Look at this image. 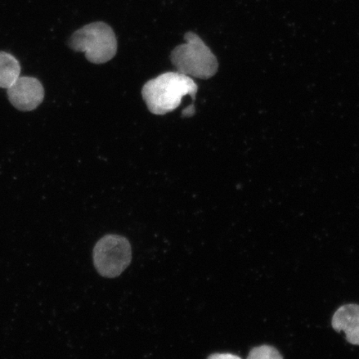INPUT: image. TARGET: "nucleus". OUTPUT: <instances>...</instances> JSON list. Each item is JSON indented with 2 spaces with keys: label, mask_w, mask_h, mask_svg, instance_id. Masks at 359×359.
<instances>
[{
  "label": "nucleus",
  "mask_w": 359,
  "mask_h": 359,
  "mask_svg": "<svg viewBox=\"0 0 359 359\" xmlns=\"http://www.w3.org/2000/svg\"><path fill=\"white\" fill-rule=\"evenodd\" d=\"M197 87L189 76L169 72L148 81L142 94L148 109L156 115H165L176 110L182 98L190 95L195 100Z\"/></svg>",
  "instance_id": "obj_1"
},
{
  "label": "nucleus",
  "mask_w": 359,
  "mask_h": 359,
  "mask_svg": "<svg viewBox=\"0 0 359 359\" xmlns=\"http://www.w3.org/2000/svg\"><path fill=\"white\" fill-rule=\"evenodd\" d=\"M186 43L175 48L170 60L178 72L189 77L208 79L218 71L217 57L198 35L185 34Z\"/></svg>",
  "instance_id": "obj_2"
},
{
  "label": "nucleus",
  "mask_w": 359,
  "mask_h": 359,
  "mask_svg": "<svg viewBox=\"0 0 359 359\" xmlns=\"http://www.w3.org/2000/svg\"><path fill=\"white\" fill-rule=\"evenodd\" d=\"M69 45L73 50L84 53L87 60L95 65L110 61L118 50L114 30L103 22H92L76 31Z\"/></svg>",
  "instance_id": "obj_3"
},
{
  "label": "nucleus",
  "mask_w": 359,
  "mask_h": 359,
  "mask_svg": "<svg viewBox=\"0 0 359 359\" xmlns=\"http://www.w3.org/2000/svg\"><path fill=\"white\" fill-rule=\"evenodd\" d=\"M132 247L125 237L107 235L98 241L93 250V263L103 277L115 278L132 262Z\"/></svg>",
  "instance_id": "obj_4"
},
{
  "label": "nucleus",
  "mask_w": 359,
  "mask_h": 359,
  "mask_svg": "<svg viewBox=\"0 0 359 359\" xmlns=\"http://www.w3.org/2000/svg\"><path fill=\"white\" fill-rule=\"evenodd\" d=\"M8 100L16 109L22 111H34L41 104L44 88L40 81L33 77H20L7 89Z\"/></svg>",
  "instance_id": "obj_5"
},
{
  "label": "nucleus",
  "mask_w": 359,
  "mask_h": 359,
  "mask_svg": "<svg viewBox=\"0 0 359 359\" xmlns=\"http://www.w3.org/2000/svg\"><path fill=\"white\" fill-rule=\"evenodd\" d=\"M332 326L337 332H344L348 343L359 345V305L346 304L340 307L332 318Z\"/></svg>",
  "instance_id": "obj_6"
},
{
  "label": "nucleus",
  "mask_w": 359,
  "mask_h": 359,
  "mask_svg": "<svg viewBox=\"0 0 359 359\" xmlns=\"http://www.w3.org/2000/svg\"><path fill=\"white\" fill-rule=\"evenodd\" d=\"M19 60L11 53L0 52V88H11L20 77Z\"/></svg>",
  "instance_id": "obj_7"
},
{
  "label": "nucleus",
  "mask_w": 359,
  "mask_h": 359,
  "mask_svg": "<svg viewBox=\"0 0 359 359\" xmlns=\"http://www.w3.org/2000/svg\"><path fill=\"white\" fill-rule=\"evenodd\" d=\"M246 359H284L276 348L269 345H262L250 350Z\"/></svg>",
  "instance_id": "obj_8"
},
{
  "label": "nucleus",
  "mask_w": 359,
  "mask_h": 359,
  "mask_svg": "<svg viewBox=\"0 0 359 359\" xmlns=\"http://www.w3.org/2000/svg\"><path fill=\"white\" fill-rule=\"evenodd\" d=\"M208 359H242L239 356L231 353H214L210 355Z\"/></svg>",
  "instance_id": "obj_9"
}]
</instances>
